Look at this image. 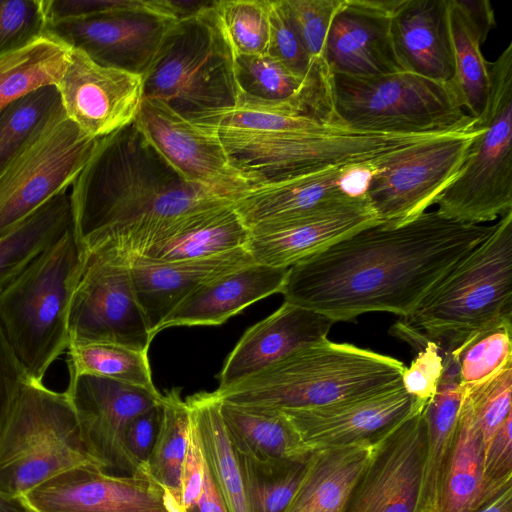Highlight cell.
Masks as SVG:
<instances>
[{
	"label": "cell",
	"instance_id": "obj_47",
	"mask_svg": "<svg viewBox=\"0 0 512 512\" xmlns=\"http://www.w3.org/2000/svg\"><path fill=\"white\" fill-rule=\"evenodd\" d=\"M182 512H229L195 440L190 442L185 463Z\"/></svg>",
	"mask_w": 512,
	"mask_h": 512
},
{
	"label": "cell",
	"instance_id": "obj_7",
	"mask_svg": "<svg viewBox=\"0 0 512 512\" xmlns=\"http://www.w3.org/2000/svg\"><path fill=\"white\" fill-rule=\"evenodd\" d=\"M213 5L176 21L143 75V98L162 101L196 123L231 108L241 93L236 58Z\"/></svg>",
	"mask_w": 512,
	"mask_h": 512
},
{
	"label": "cell",
	"instance_id": "obj_44",
	"mask_svg": "<svg viewBox=\"0 0 512 512\" xmlns=\"http://www.w3.org/2000/svg\"><path fill=\"white\" fill-rule=\"evenodd\" d=\"M42 0H0V58L44 38Z\"/></svg>",
	"mask_w": 512,
	"mask_h": 512
},
{
	"label": "cell",
	"instance_id": "obj_27",
	"mask_svg": "<svg viewBox=\"0 0 512 512\" xmlns=\"http://www.w3.org/2000/svg\"><path fill=\"white\" fill-rule=\"evenodd\" d=\"M354 168L357 167L331 168L262 184L232 204L249 229L261 223L310 214L355 197L345 185L347 175Z\"/></svg>",
	"mask_w": 512,
	"mask_h": 512
},
{
	"label": "cell",
	"instance_id": "obj_6",
	"mask_svg": "<svg viewBox=\"0 0 512 512\" xmlns=\"http://www.w3.org/2000/svg\"><path fill=\"white\" fill-rule=\"evenodd\" d=\"M85 259L71 228L0 292V328L29 380L42 382L68 349L69 309Z\"/></svg>",
	"mask_w": 512,
	"mask_h": 512
},
{
	"label": "cell",
	"instance_id": "obj_33",
	"mask_svg": "<svg viewBox=\"0 0 512 512\" xmlns=\"http://www.w3.org/2000/svg\"><path fill=\"white\" fill-rule=\"evenodd\" d=\"M71 228L70 195L62 191L0 237V292Z\"/></svg>",
	"mask_w": 512,
	"mask_h": 512
},
{
	"label": "cell",
	"instance_id": "obj_4",
	"mask_svg": "<svg viewBox=\"0 0 512 512\" xmlns=\"http://www.w3.org/2000/svg\"><path fill=\"white\" fill-rule=\"evenodd\" d=\"M405 368L391 356L326 339L215 393L234 404L309 409L399 386Z\"/></svg>",
	"mask_w": 512,
	"mask_h": 512
},
{
	"label": "cell",
	"instance_id": "obj_45",
	"mask_svg": "<svg viewBox=\"0 0 512 512\" xmlns=\"http://www.w3.org/2000/svg\"><path fill=\"white\" fill-rule=\"evenodd\" d=\"M344 0H284L295 30L313 63L326 62V38Z\"/></svg>",
	"mask_w": 512,
	"mask_h": 512
},
{
	"label": "cell",
	"instance_id": "obj_42",
	"mask_svg": "<svg viewBox=\"0 0 512 512\" xmlns=\"http://www.w3.org/2000/svg\"><path fill=\"white\" fill-rule=\"evenodd\" d=\"M213 13L235 58L267 53L270 31L269 0L215 1Z\"/></svg>",
	"mask_w": 512,
	"mask_h": 512
},
{
	"label": "cell",
	"instance_id": "obj_41",
	"mask_svg": "<svg viewBox=\"0 0 512 512\" xmlns=\"http://www.w3.org/2000/svg\"><path fill=\"white\" fill-rule=\"evenodd\" d=\"M512 321L505 317L468 337L447 355L464 388L480 384L512 363Z\"/></svg>",
	"mask_w": 512,
	"mask_h": 512
},
{
	"label": "cell",
	"instance_id": "obj_19",
	"mask_svg": "<svg viewBox=\"0 0 512 512\" xmlns=\"http://www.w3.org/2000/svg\"><path fill=\"white\" fill-rule=\"evenodd\" d=\"M379 223L383 222L363 194L310 214L255 225L249 229L245 248L257 264L288 269L351 234Z\"/></svg>",
	"mask_w": 512,
	"mask_h": 512
},
{
	"label": "cell",
	"instance_id": "obj_12",
	"mask_svg": "<svg viewBox=\"0 0 512 512\" xmlns=\"http://www.w3.org/2000/svg\"><path fill=\"white\" fill-rule=\"evenodd\" d=\"M68 328L69 345L106 342L149 351L154 336L138 304L126 257L110 248L86 256Z\"/></svg>",
	"mask_w": 512,
	"mask_h": 512
},
{
	"label": "cell",
	"instance_id": "obj_13",
	"mask_svg": "<svg viewBox=\"0 0 512 512\" xmlns=\"http://www.w3.org/2000/svg\"><path fill=\"white\" fill-rule=\"evenodd\" d=\"M99 138L65 118L0 174V237L73 184Z\"/></svg>",
	"mask_w": 512,
	"mask_h": 512
},
{
	"label": "cell",
	"instance_id": "obj_46",
	"mask_svg": "<svg viewBox=\"0 0 512 512\" xmlns=\"http://www.w3.org/2000/svg\"><path fill=\"white\" fill-rule=\"evenodd\" d=\"M270 1V31L267 54L294 74L306 78L327 66L313 63L289 16L284 0Z\"/></svg>",
	"mask_w": 512,
	"mask_h": 512
},
{
	"label": "cell",
	"instance_id": "obj_9",
	"mask_svg": "<svg viewBox=\"0 0 512 512\" xmlns=\"http://www.w3.org/2000/svg\"><path fill=\"white\" fill-rule=\"evenodd\" d=\"M489 71L487 106L477 118L484 129L434 202L439 215L464 224L485 225L512 210V42Z\"/></svg>",
	"mask_w": 512,
	"mask_h": 512
},
{
	"label": "cell",
	"instance_id": "obj_40",
	"mask_svg": "<svg viewBox=\"0 0 512 512\" xmlns=\"http://www.w3.org/2000/svg\"><path fill=\"white\" fill-rule=\"evenodd\" d=\"M67 350L69 373L108 378L157 391L148 351L106 342L70 344Z\"/></svg>",
	"mask_w": 512,
	"mask_h": 512
},
{
	"label": "cell",
	"instance_id": "obj_5",
	"mask_svg": "<svg viewBox=\"0 0 512 512\" xmlns=\"http://www.w3.org/2000/svg\"><path fill=\"white\" fill-rule=\"evenodd\" d=\"M505 317H512V210L395 325L393 334L417 348L435 342L447 355Z\"/></svg>",
	"mask_w": 512,
	"mask_h": 512
},
{
	"label": "cell",
	"instance_id": "obj_53",
	"mask_svg": "<svg viewBox=\"0 0 512 512\" xmlns=\"http://www.w3.org/2000/svg\"><path fill=\"white\" fill-rule=\"evenodd\" d=\"M457 5L477 31L483 43L496 27L493 7L488 0H456Z\"/></svg>",
	"mask_w": 512,
	"mask_h": 512
},
{
	"label": "cell",
	"instance_id": "obj_23",
	"mask_svg": "<svg viewBox=\"0 0 512 512\" xmlns=\"http://www.w3.org/2000/svg\"><path fill=\"white\" fill-rule=\"evenodd\" d=\"M334 323L321 313L284 301L276 311L244 332L224 362L217 390L328 339Z\"/></svg>",
	"mask_w": 512,
	"mask_h": 512
},
{
	"label": "cell",
	"instance_id": "obj_1",
	"mask_svg": "<svg viewBox=\"0 0 512 512\" xmlns=\"http://www.w3.org/2000/svg\"><path fill=\"white\" fill-rule=\"evenodd\" d=\"M494 226L459 223L436 210L375 224L289 267L281 294L334 322L370 312L404 319Z\"/></svg>",
	"mask_w": 512,
	"mask_h": 512
},
{
	"label": "cell",
	"instance_id": "obj_39",
	"mask_svg": "<svg viewBox=\"0 0 512 512\" xmlns=\"http://www.w3.org/2000/svg\"><path fill=\"white\" fill-rule=\"evenodd\" d=\"M236 455L250 512H285L304 476L309 458L264 460L238 452Z\"/></svg>",
	"mask_w": 512,
	"mask_h": 512
},
{
	"label": "cell",
	"instance_id": "obj_29",
	"mask_svg": "<svg viewBox=\"0 0 512 512\" xmlns=\"http://www.w3.org/2000/svg\"><path fill=\"white\" fill-rule=\"evenodd\" d=\"M483 458V437L464 394L431 512H473L482 503Z\"/></svg>",
	"mask_w": 512,
	"mask_h": 512
},
{
	"label": "cell",
	"instance_id": "obj_32",
	"mask_svg": "<svg viewBox=\"0 0 512 512\" xmlns=\"http://www.w3.org/2000/svg\"><path fill=\"white\" fill-rule=\"evenodd\" d=\"M371 447L353 444L313 450L285 512H339Z\"/></svg>",
	"mask_w": 512,
	"mask_h": 512
},
{
	"label": "cell",
	"instance_id": "obj_22",
	"mask_svg": "<svg viewBox=\"0 0 512 512\" xmlns=\"http://www.w3.org/2000/svg\"><path fill=\"white\" fill-rule=\"evenodd\" d=\"M400 0H344L325 43L333 74L374 76L403 71L390 34V17Z\"/></svg>",
	"mask_w": 512,
	"mask_h": 512
},
{
	"label": "cell",
	"instance_id": "obj_43",
	"mask_svg": "<svg viewBox=\"0 0 512 512\" xmlns=\"http://www.w3.org/2000/svg\"><path fill=\"white\" fill-rule=\"evenodd\" d=\"M464 389L481 431L485 450L495 432L512 415V363L488 380Z\"/></svg>",
	"mask_w": 512,
	"mask_h": 512
},
{
	"label": "cell",
	"instance_id": "obj_3",
	"mask_svg": "<svg viewBox=\"0 0 512 512\" xmlns=\"http://www.w3.org/2000/svg\"><path fill=\"white\" fill-rule=\"evenodd\" d=\"M197 124L217 134L232 164L257 186L331 168L363 167L374 173L435 136L355 131L289 103L243 93L234 106Z\"/></svg>",
	"mask_w": 512,
	"mask_h": 512
},
{
	"label": "cell",
	"instance_id": "obj_51",
	"mask_svg": "<svg viewBox=\"0 0 512 512\" xmlns=\"http://www.w3.org/2000/svg\"><path fill=\"white\" fill-rule=\"evenodd\" d=\"M26 379L21 364L0 328V432Z\"/></svg>",
	"mask_w": 512,
	"mask_h": 512
},
{
	"label": "cell",
	"instance_id": "obj_26",
	"mask_svg": "<svg viewBox=\"0 0 512 512\" xmlns=\"http://www.w3.org/2000/svg\"><path fill=\"white\" fill-rule=\"evenodd\" d=\"M390 34L403 71L435 81L452 80L446 0H400L390 17Z\"/></svg>",
	"mask_w": 512,
	"mask_h": 512
},
{
	"label": "cell",
	"instance_id": "obj_54",
	"mask_svg": "<svg viewBox=\"0 0 512 512\" xmlns=\"http://www.w3.org/2000/svg\"><path fill=\"white\" fill-rule=\"evenodd\" d=\"M473 512H512V484L484 501Z\"/></svg>",
	"mask_w": 512,
	"mask_h": 512
},
{
	"label": "cell",
	"instance_id": "obj_34",
	"mask_svg": "<svg viewBox=\"0 0 512 512\" xmlns=\"http://www.w3.org/2000/svg\"><path fill=\"white\" fill-rule=\"evenodd\" d=\"M190 414L180 390L162 394L161 419L152 451L141 475L161 486L182 512V486L190 444Z\"/></svg>",
	"mask_w": 512,
	"mask_h": 512
},
{
	"label": "cell",
	"instance_id": "obj_50",
	"mask_svg": "<svg viewBox=\"0 0 512 512\" xmlns=\"http://www.w3.org/2000/svg\"><path fill=\"white\" fill-rule=\"evenodd\" d=\"M511 427L512 415L499 427L484 450L482 503L512 484Z\"/></svg>",
	"mask_w": 512,
	"mask_h": 512
},
{
	"label": "cell",
	"instance_id": "obj_10",
	"mask_svg": "<svg viewBox=\"0 0 512 512\" xmlns=\"http://www.w3.org/2000/svg\"><path fill=\"white\" fill-rule=\"evenodd\" d=\"M333 95L338 119L355 131L440 132L477 120L464 111L451 82L406 71L374 76L333 74Z\"/></svg>",
	"mask_w": 512,
	"mask_h": 512
},
{
	"label": "cell",
	"instance_id": "obj_18",
	"mask_svg": "<svg viewBox=\"0 0 512 512\" xmlns=\"http://www.w3.org/2000/svg\"><path fill=\"white\" fill-rule=\"evenodd\" d=\"M57 88L66 117L87 135L101 138L135 121L143 99V76L100 65L68 48Z\"/></svg>",
	"mask_w": 512,
	"mask_h": 512
},
{
	"label": "cell",
	"instance_id": "obj_8",
	"mask_svg": "<svg viewBox=\"0 0 512 512\" xmlns=\"http://www.w3.org/2000/svg\"><path fill=\"white\" fill-rule=\"evenodd\" d=\"M87 463L99 465L86 448L66 392L26 379L0 432V491L24 496Z\"/></svg>",
	"mask_w": 512,
	"mask_h": 512
},
{
	"label": "cell",
	"instance_id": "obj_17",
	"mask_svg": "<svg viewBox=\"0 0 512 512\" xmlns=\"http://www.w3.org/2000/svg\"><path fill=\"white\" fill-rule=\"evenodd\" d=\"M24 497L36 512H179L150 478L112 475L93 463L70 468Z\"/></svg>",
	"mask_w": 512,
	"mask_h": 512
},
{
	"label": "cell",
	"instance_id": "obj_24",
	"mask_svg": "<svg viewBox=\"0 0 512 512\" xmlns=\"http://www.w3.org/2000/svg\"><path fill=\"white\" fill-rule=\"evenodd\" d=\"M245 247L208 258L158 261L129 260L138 304L152 335L172 310L197 287L219 275L253 263Z\"/></svg>",
	"mask_w": 512,
	"mask_h": 512
},
{
	"label": "cell",
	"instance_id": "obj_21",
	"mask_svg": "<svg viewBox=\"0 0 512 512\" xmlns=\"http://www.w3.org/2000/svg\"><path fill=\"white\" fill-rule=\"evenodd\" d=\"M414 407V399L401 384L360 398L283 412L304 445L313 451L353 444L372 445L407 417Z\"/></svg>",
	"mask_w": 512,
	"mask_h": 512
},
{
	"label": "cell",
	"instance_id": "obj_2",
	"mask_svg": "<svg viewBox=\"0 0 512 512\" xmlns=\"http://www.w3.org/2000/svg\"><path fill=\"white\" fill-rule=\"evenodd\" d=\"M72 185L73 231L85 257L100 248L139 257L179 217L229 202L187 182L134 122L98 139Z\"/></svg>",
	"mask_w": 512,
	"mask_h": 512
},
{
	"label": "cell",
	"instance_id": "obj_38",
	"mask_svg": "<svg viewBox=\"0 0 512 512\" xmlns=\"http://www.w3.org/2000/svg\"><path fill=\"white\" fill-rule=\"evenodd\" d=\"M68 48L49 38L0 58V109L41 87L61 80Z\"/></svg>",
	"mask_w": 512,
	"mask_h": 512
},
{
	"label": "cell",
	"instance_id": "obj_49",
	"mask_svg": "<svg viewBox=\"0 0 512 512\" xmlns=\"http://www.w3.org/2000/svg\"><path fill=\"white\" fill-rule=\"evenodd\" d=\"M161 419V403L134 417L121 438L127 474H140L154 446Z\"/></svg>",
	"mask_w": 512,
	"mask_h": 512
},
{
	"label": "cell",
	"instance_id": "obj_48",
	"mask_svg": "<svg viewBox=\"0 0 512 512\" xmlns=\"http://www.w3.org/2000/svg\"><path fill=\"white\" fill-rule=\"evenodd\" d=\"M441 348L426 342L402 374V386L414 401L426 404L435 394L444 372Z\"/></svg>",
	"mask_w": 512,
	"mask_h": 512
},
{
	"label": "cell",
	"instance_id": "obj_30",
	"mask_svg": "<svg viewBox=\"0 0 512 512\" xmlns=\"http://www.w3.org/2000/svg\"><path fill=\"white\" fill-rule=\"evenodd\" d=\"M185 401L202 458L229 512H250L237 455L220 414V399L214 391L193 394Z\"/></svg>",
	"mask_w": 512,
	"mask_h": 512
},
{
	"label": "cell",
	"instance_id": "obj_52",
	"mask_svg": "<svg viewBox=\"0 0 512 512\" xmlns=\"http://www.w3.org/2000/svg\"><path fill=\"white\" fill-rule=\"evenodd\" d=\"M131 0H42L47 23L75 20L124 7Z\"/></svg>",
	"mask_w": 512,
	"mask_h": 512
},
{
	"label": "cell",
	"instance_id": "obj_55",
	"mask_svg": "<svg viewBox=\"0 0 512 512\" xmlns=\"http://www.w3.org/2000/svg\"><path fill=\"white\" fill-rule=\"evenodd\" d=\"M0 512H36L21 495H11L0 491Z\"/></svg>",
	"mask_w": 512,
	"mask_h": 512
},
{
	"label": "cell",
	"instance_id": "obj_14",
	"mask_svg": "<svg viewBox=\"0 0 512 512\" xmlns=\"http://www.w3.org/2000/svg\"><path fill=\"white\" fill-rule=\"evenodd\" d=\"M175 22L159 0H131L105 13L47 23L44 37L100 65L143 76Z\"/></svg>",
	"mask_w": 512,
	"mask_h": 512
},
{
	"label": "cell",
	"instance_id": "obj_31",
	"mask_svg": "<svg viewBox=\"0 0 512 512\" xmlns=\"http://www.w3.org/2000/svg\"><path fill=\"white\" fill-rule=\"evenodd\" d=\"M220 414L238 453L264 460H306L312 453L281 410L220 400Z\"/></svg>",
	"mask_w": 512,
	"mask_h": 512
},
{
	"label": "cell",
	"instance_id": "obj_16",
	"mask_svg": "<svg viewBox=\"0 0 512 512\" xmlns=\"http://www.w3.org/2000/svg\"><path fill=\"white\" fill-rule=\"evenodd\" d=\"M136 127L187 182L234 202L257 185L230 161L217 134L156 99L143 98Z\"/></svg>",
	"mask_w": 512,
	"mask_h": 512
},
{
	"label": "cell",
	"instance_id": "obj_36",
	"mask_svg": "<svg viewBox=\"0 0 512 512\" xmlns=\"http://www.w3.org/2000/svg\"><path fill=\"white\" fill-rule=\"evenodd\" d=\"M447 25L454 74L450 81L468 114L478 118L485 110L490 92V71L477 31L456 0H446Z\"/></svg>",
	"mask_w": 512,
	"mask_h": 512
},
{
	"label": "cell",
	"instance_id": "obj_20",
	"mask_svg": "<svg viewBox=\"0 0 512 512\" xmlns=\"http://www.w3.org/2000/svg\"><path fill=\"white\" fill-rule=\"evenodd\" d=\"M90 455L106 471L127 473L121 438L137 415L159 405L162 394L112 379L69 373L65 391Z\"/></svg>",
	"mask_w": 512,
	"mask_h": 512
},
{
	"label": "cell",
	"instance_id": "obj_25",
	"mask_svg": "<svg viewBox=\"0 0 512 512\" xmlns=\"http://www.w3.org/2000/svg\"><path fill=\"white\" fill-rule=\"evenodd\" d=\"M288 269L255 262L208 280L184 298L158 327L218 326L247 306L281 293Z\"/></svg>",
	"mask_w": 512,
	"mask_h": 512
},
{
	"label": "cell",
	"instance_id": "obj_11",
	"mask_svg": "<svg viewBox=\"0 0 512 512\" xmlns=\"http://www.w3.org/2000/svg\"><path fill=\"white\" fill-rule=\"evenodd\" d=\"M483 129L477 120L415 144L372 173L365 194L379 219L399 225L426 212L455 180Z\"/></svg>",
	"mask_w": 512,
	"mask_h": 512
},
{
	"label": "cell",
	"instance_id": "obj_15",
	"mask_svg": "<svg viewBox=\"0 0 512 512\" xmlns=\"http://www.w3.org/2000/svg\"><path fill=\"white\" fill-rule=\"evenodd\" d=\"M425 404L372 444L339 512H423Z\"/></svg>",
	"mask_w": 512,
	"mask_h": 512
},
{
	"label": "cell",
	"instance_id": "obj_28",
	"mask_svg": "<svg viewBox=\"0 0 512 512\" xmlns=\"http://www.w3.org/2000/svg\"><path fill=\"white\" fill-rule=\"evenodd\" d=\"M249 228L232 202L187 213L163 230L139 257L158 261L208 258L246 246Z\"/></svg>",
	"mask_w": 512,
	"mask_h": 512
},
{
	"label": "cell",
	"instance_id": "obj_35",
	"mask_svg": "<svg viewBox=\"0 0 512 512\" xmlns=\"http://www.w3.org/2000/svg\"><path fill=\"white\" fill-rule=\"evenodd\" d=\"M66 117L55 85L41 87L0 109V174Z\"/></svg>",
	"mask_w": 512,
	"mask_h": 512
},
{
	"label": "cell",
	"instance_id": "obj_37",
	"mask_svg": "<svg viewBox=\"0 0 512 512\" xmlns=\"http://www.w3.org/2000/svg\"><path fill=\"white\" fill-rule=\"evenodd\" d=\"M464 394L455 363L446 362L437 390L423 409L426 424L423 512L432 510L441 465L454 433Z\"/></svg>",
	"mask_w": 512,
	"mask_h": 512
}]
</instances>
